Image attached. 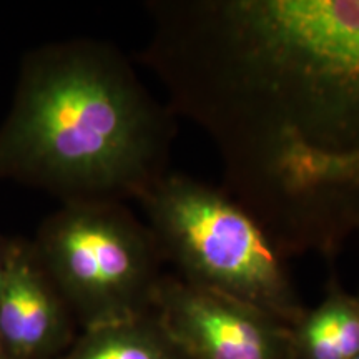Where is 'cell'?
Listing matches in <instances>:
<instances>
[{
	"instance_id": "6da1fadb",
	"label": "cell",
	"mask_w": 359,
	"mask_h": 359,
	"mask_svg": "<svg viewBox=\"0 0 359 359\" xmlns=\"http://www.w3.org/2000/svg\"><path fill=\"white\" fill-rule=\"evenodd\" d=\"M137 60L217 150L359 156V0H150Z\"/></svg>"
},
{
	"instance_id": "7a4b0ae2",
	"label": "cell",
	"mask_w": 359,
	"mask_h": 359,
	"mask_svg": "<svg viewBox=\"0 0 359 359\" xmlns=\"http://www.w3.org/2000/svg\"><path fill=\"white\" fill-rule=\"evenodd\" d=\"M175 114L114 43L70 39L22 58L0 123V180L70 203L138 201L165 173Z\"/></svg>"
},
{
	"instance_id": "3957f363",
	"label": "cell",
	"mask_w": 359,
	"mask_h": 359,
	"mask_svg": "<svg viewBox=\"0 0 359 359\" xmlns=\"http://www.w3.org/2000/svg\"><path fill=\"white\" fill-rule=\"evenodd\" d=\"M138 203L180 280L253 304L288 326L302 316L286 258L222 187L170 170Z\"/></svg>"
},
{
	"instance_id": "277c9868",
	"label": "cell",
	"mask_w": 359,
	"mask_h": 359,
	"mask_svg": "<svg viewBox=\"0 0 359 359\" xmlns=\"http://www.w3.org/2000/svg\"><path fill=\"white\" fill-rule=\"evenodd\" d=\"M30 241L80 331L154 309L165 259L148 224L125 203L62 205Z\"/></svg>"
},
{
	"instance_id": "5b68a950",
	"label": "cell",
	"mask_w": 359,
	"mask_h": 359,
	"mask_svg": "<svg viewBox=\"0 0 359 359\" xmlns=\"http://www.w3.org/2000/svg\"><path fill=\"white\" fill-rule=\"evenodd\" d=\"M222 188L262 224L286 259H333L359 228V156L325 155L288 143L218 150Z\"/></svg>"
},
{
	"instance_id": "8992f818",
	"label": "cell",
	"mask_w": 359,
	"mask_h": 359,
	"mask_svg": "<svg viewBox=\"0 0 359 359\" xmlns=\"http://www.w3.org/2000/svg\"><path fill=\"white\" fill-rule=\"evenodd\" d=\"M151 311L183 359H288V325L177 275L161 278Z\"/></svg>"
},
{
	"instance_id": "52a82bcc",
	"label": "cell",
	"mask_w": 359,
	"mask_h": 359,
	"mask_svg": "<svg viewBox=\"0 0 359 359\" xmlns=\"http://www.w3.org/2000/svg\"><path fill=\"white\" fill-rule=\"evenodd\" d=\"M77 321L34 245L11 238L0 285V348L8 359H57L77 338Z\"/></svg>"
},
{
	"instance_id": "ba28073f",
	"label": "cell",
	"mask_w": 359,
	"mask_h": 359,
	"mask_svg": "<svg viewBox=\"0 0 359 359\" xmlns=\"http://www.w3.org/2000/svg\"><path fill=\"white\" fill-rule=\"evenodd\" d=\"M359 354V298L333 276L316 306L290 326L288 359H353Z\"/></svg>"
},
{
	"instance_id": "9c48e42d",
	"label": "cell",
	"mask_w": 359,
	"mask_h": 359,
	"mask_svg": "<svg viewBox=\"0 0 359 359\" xmlns=\"http://www.w3.org/2000/svg\"><path fill=\"white\" fill-rule=\"evenodd\" d=\"M57 359H183L154 311L82 330Z\"/></svg>"
},
{
	"instance_id": "30bf717a",
	"label": "cell",
	"mask_w": 359,
	"mask_h": 359,
	"mask_svg": "<svg viewBox=\"0 0 359 359\" xmlns=\"http://www.w3.org/2000/svg\"><path fill=\"white\" fill-rule=\"evenodd\" d=\"M8 243H11V238L0 235V285H2L4 275H6L7 257H8Z\"/></svg>"
},
{
	"instance_id": "8fae6325",
	"label": "cell",
	"mask_w": 359,
	"mask_h": 359,
	"mask_svg": "<svg viewBox=\"0 0 359 359\" xmlns=\"http://www.w3.org/2000/svg\"><path fill=\"white\" fill-rule=\"evenodd\" d=\"M0 359H8V358H7V354L4 353V349H2V348H0Z\"/></svg>"
},
{
	"instance_id": "7c38bea8",
	"label": "cell",
	"mask_w": 359,
	"mask_h": 359,
	"mask_svg": "<svg viewBox=\"0 0 359 359\" xmlns=\"http://www.w3.org/2000/svg\"><path fill=\"white\" fill-rule=\"evenodd\" d=\"M353 359H359V354H358V356H354V358H353Z\"/></svg>"
}]
</instances>
